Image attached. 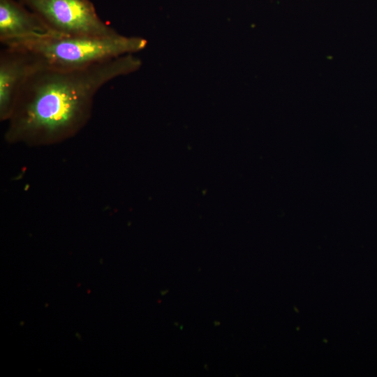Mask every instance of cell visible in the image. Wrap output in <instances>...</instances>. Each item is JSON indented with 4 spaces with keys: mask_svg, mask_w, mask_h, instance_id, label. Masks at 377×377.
Returning a JSON list of instances; mask_svg holds the SVG:
<instances>
[{
    "mask_svg": "<svg viewBox=\"0 0 377 377\" xmlns=\"http://www.w3.org/2000/svg\"><path fill=\"white\" fill-rule=\"evenodd\" d=\"M38 60L29 53L6 47L0 54V116L9 119L17 96Z\"/></svg>",
    "mask_w": 377,
    "mask_h": 377,
    "instance_id": "obj_5",
    "label": "cell"
},
{
    "mask_svg": "<svg viewBox=\"0 0 377 377\" xmlns=\"http://www.w3.org/2000/svg\"><path fill=\"white\" fill-rule=\"evenodd\" d=\"M141 60L126 54L80 68L38 62L15 102L8 135L54 139L77 130L89 117L94 96L111 80L137 71Z\"/></svg>",
    "mask_w": 377,
    "mask_h": 377,
    "instance_id": "obj_1",
    "label": "cell"
},
{
    "mask_svg": "<svg viewBox=\"0 0 377 377\" xmlns=\"http://www.w3.org/2000/svg\"><path fill=\"white\" fill-rule=\"evenodd\" d=\"M58 36L103 37L117 34L90 0H18Z\"/></svg>",
    "mask_w": 377,
    "mask_h": 377,
    "instance_id": "obj_3",
    "label": "cell"
},
{
    "mask_svg": "<svg viewBox=\"0 0 377 377\" xmlns=\"http://www.w3.org/2000/svg\"><path fill=\"white\" fill-rule=\"evenodd\" d=\"M51 37L59 36L20 1L0 0V41L6 47Z\"/></svg>",
    "mask_w": 377,
    "mask_h": 377,
    "instance_id": "obj_4",
    "label": "cell"
},
{
    "mask_svg": "<svg viewBox=\"0 0 377 377\" xmlns=\"http://www.w3.org/2000/svg\"><path fill=\"white\" fill-rule=\"evenodd\" d=\"M147 45L140 36L119 34L103 37H51L11 47L25 51L40 64L59 68H80L138 52Z\"/></svg>",
    "mask_w": 377,
    "mask_h": 377,
    "instance_id": "obj_2",
    "label": "cell"
}]
</instances>
